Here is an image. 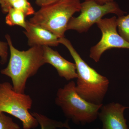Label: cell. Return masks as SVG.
I'll return each instance as SVG.
<instances>
[{
    "mask_svg": "<svg viewBox=\"0 0 129 129\" xmlns=\"http://www.w3.org/2000/svg\"><path fill=\"white\" fill-rule=\"evenodd\" d=\"M5 37L10 56L7 67L2 70L1 73L11 79L13 87L16 92L24 93L28 79L35 75L40 68L46 64L43 47L34 46L27 50L19 51L13 46L9 35H6Z\"/></svg>",
    "mask_w": 129,
    "mask_h": 129,
    "instance_id": "1",
    "label": "cell"
},
{
    "mask_svg": "<svg viewBox=\"0 0 129 129\" xmlns=\"http://www.w3.org/2000/svg\"><path fill=\"white\" fill-rule=\"evenodd\" d=\"M58 42L67 47L74 61L77 74L76 92L86 101L94 104H102L109 86L108 79L88 65L69 40L63 37L59 38Z\"/></svg>",
    "mask_w": 129,
    "mask_h": 129,
    "instance_id": "2",
    "label": "cell"
},
{
    "mask_svg": "<svg viewBox=\"0 0 129 129\" xmlns=\"http://www.w3.org/2000/svg\"><path fill=\"white\" fill-rule=\"evenodd\" d=\"M55 102L65 117L77 124L95 121L103 105L93 104L82 98L76 92V83L73 81L58 90Z\"/></svg>",
    "mask_w": 129,
    "mask_h": 129,
    "instance_id": "3",
    "label": "cell"
},
{
    "mask_svg": "<svg viewBox=\"0 0 129 129\" xmlns=\"http://www.w3.org/2000/svg\"><path fill=\"white\" fill-rule=\"evenodd\" d=\"M81 6L79 0H59L41 8L29 21L49 30L59 38L64 37L70 20L75 13L80 11Z\"/></svg>",
    "mask_w": 129,
    "mask_h": 129,
    "instance_id": "4",
    "label": "cell"
},
{
    "mask_svg": "<svg viewBox=\"0 0 129 129\" xmlns=\"http://www.w3.org/2000/svg\"><path fill=\"white\" fill-rule=\"evenodd\" d=\"M32 103L29 95L16 92L9 82L0 83V112L18 119L23 129H35L39 125L38 121L29 111Z\"/></svg>",
    "mask_w": 129,
    "mask_h": 129,
    "instance_id": "5",
    "label": "cell"
},
{
    "mask_svg": "<svg viewBox=\"0 0 129 129\" xmlns=\"http://www.w3.org/2000/svg\"><path fill=\"white\" fill-rule=\"evenodd\" d=\"M80 11L78 16L70 19L67 30H75L80 33L86 32L106 14L113 13L119 17L126 13L114 1L102 5L93 1H84L81 3Z\"/></svg>",
    "mask_w": 129,
    "mask_h": 129,
    "instance_id": "6",
    "label": "cell"
},
{
    "mask_svg": "<svg viewBox=\"0 0 129 129\" xmlns=\"http://www.w3.org/2000/svg\"><path fill=\"white\" fill-rule=\"evenodd\" d=\"M117 18L101 19L96 23L102 33L100 41L90 50V57L95 62L100 60L105 51L112 48L129 49V43L119 34L117 31Z\"/></svg>",
    "mask_w": 129,
    "mask_h": 129,
    "instance_id": "7",
    "label": "cell"
},
{
    "mask_svg": "<svg viewBox=\"0 0 129 129\" xmlns=\"http://www.w3.org/2000/svg\"><path fill=\"white\" fill-rule=\"evenodd\" d=\"M128 108L116 103L103 104L98 116L102 123V129H129L124 114Z\"/></svg>",
    "mask_w": 129,
    "mask_h": 129,
    "instance_id": "8",
    "label": "cell"
},
{
    "mask_svg": "<svg viewBox=\"0 0 129 129\" xmlns=\"http://www.w3.org/2000/svg\"><path fill=\"white\" fill-rule=\"evenodd\" d=\"M42 47L45 63H49L53 66L56 70L59 76L67 81L77 78L75 63L64 59L57 51L54 50L50 47Z\"/></svg>",
    "mask_w": 129,
    "mask_h": 129,
    "instance_id": "9",
    "label": "cell"
},
{
    "mask_svg": "<svg viewBox=\"0 0 129 129\" xmlns=\"http://www.w3.org/2000/svg\"><path fill=\"white\" fill-rule=\"evenodd\" d=\"M27 26L24 33L28 39L29 46H57L59 38L44 28L27 21Z\"/></svg>",
    "mask_w": 129,
    "mask_h": 129,
    "instance_id": "10",
    "label": "cell"
},
{
    "mask_svg": "<svg viewBox=\"0 0 129 129\" xmlns=\"http://www.w3.org/2000/svg\"><path fill=\"white\" fill-rule=\"evenodd\" d=\"M31 114L38 121L41 129H56L58 128L71 129L68 120L62 122L51 119L46 116L35 112L31 113Z\"/></svg>",
    "mask_w": 129,
    "mask_h": 129,
    "instance_id": "11",
    "label": "cell"
},
{
    "mask_svg": "<svg viewBox=\"0 0 129 129\" xmlns=\"http://www.w3.org/2000/svg\"><path fill=\"white\" fill-rule=\"evenodd\" d=\"M6 17V22L9 26L18 25L26 29L27 21H25L26 16L23 13L13 8H10L8 12Z\"/></svg>",
    "mask_w": 129,
    "mask_h": 129,
    "instance_id": "12",
    "label": "cell"
},
{
    "mask_svg": "<svg viewBox=\"0 0 129 129\" xmlns=\"http://www.w3.org/2000/svg\"><path fill=\"white\" fill-rule=\"evenodd\" d=\"M117 24L119 34L129 43V14L118 17Z\"/></svg>",
    "mask_w": 129,
    "mask_h": 129,
    "instance_id": "13",
    "label": "cell"
},
{
    "mask_svg": "<svg viewBox=\"0 0 129 129\" xmlns=\"http://www.w3.org/2000/svg\"><path fill=\"white\" fill-rule=\"evenodd\" d=\"M12 8L19 10L23 13L25 16L35 14V10L27 0H16L12 4Z\"/></svg>",
    "mask_w": 129,
    "mask_h": 129,
    "instance_id": "14",
    "label": "cell"
},
{
    "mask_svg": "<svg viewBox=\"0 0 129 129\" xmlns=\"http://www.w3.org/2000/svg\"><path fill=\"white\" fill-rule=\"evenodd\" d=\"M19 125L12 118L0 112V129H20Z\"/></svg>",
    "mask_w": 129,
    "mask_h": 129,
    "instance_id": "15",
    "label": "cell"
},
{
    "mask_svg": "<svg viewBox=\"0 0 129 129\" xmlns=\"http://www.w3.org/2000/svg\"><path fill=\"white\" fill-rule=\"evenodd\" d=\"M8 47L7 42L0 41V57L2 64H5L7 62Z\"/></svg>",
    "mask_w": 129,
    "mask_h": 129,
    "instance_id": "16",
    "label": "cell"
},
{
    "mask_svg": "<svg viewBox=\"0 0 129 129\" xmlns=\"http://www.w3.org/2000/svg\"><path fill=\"white\" fill-rule=\"evenodd\" d=\"M16 0H0V6L2 12L7 13L9 9L12 8V5Z\"/></svg>",
    "mask_w": 129,
    "mask_h": 129,
    "instance_id": "17",
    "label": "cell"
},
{
    "mask_svg": "<svg viewBox=\"0 0 129 129\" xmlns=\"http://www.w3.org/2000/svg\"><path fill=\"white\" fill-rule=\"evenodd\" d=\"M59 0H36V5L41 7L46 6L55 3Z\"/></svg>",
    "mask_w": 129,
    "mask_h": 129,
    "instance_id": "18",
    "label": "cell"
},
{
    "mask_svg": "<svg viewBox=\"0 0 129 129\" xmlns=\"http://www.w3.org/2000/svg\"><path fill=\"white\" fill-rule=\"evenodd\" d=\"M114 0H84V1H93L100 5H104L106 3L113 2Z\"/></svg>",
    "mask_w": 129,
    "mask_h": 129,
    "instance_id": "19",
    "label": "cell"
}]
</instances>
